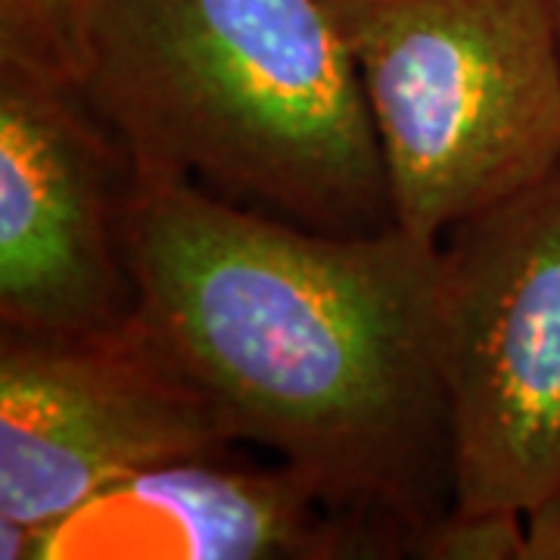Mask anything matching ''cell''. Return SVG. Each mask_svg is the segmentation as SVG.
<instances>
[{"mask_svg":"<svg viewBox=\"0 0 560 560\" xmlns=\"http://www.w3.org/2000/svg\"><path fill=\"white\" fill-rule=\"evenodd\" d=\"M125 246L138 312L237 442L411 558L455 508L440 243L324 234L135 172Z\"/></svg>","mask_w":560,"mask_h":560,"instance_id":"1","label":"cell"},{"mask_svg":"<svg viewBox=\"0 0 560 560\" xmlns=\"http://www.w3.org/2000/svg\"><path fill=\"white\" fill-rule=\"evenodd\" d=\"M72 84L140 175L324 234L396 224L320 0H84Z\"/></svg>","mask_w":560,"mask_h":560,"instance_id":"2","label":"cell"},{"mask_svg":"<svg viewBox=\"0 0 560 560\" xmlns=\"http://www.w3.org/2000/svg\"><path fill=\"white\" fill-rule=\"evenodd\" d=\"M355 62L393 219L440 243L560 165L548 0H320Z\"/></svg>","mask_w":560,"mask_h":560,"instance_id":"3","label":"cell"},{"mask_svg":"<svg viewBox=\"0 0 560 560\" xmlns=\"http://www.w3.org/2000/svg\"><path fill=\"white\" fill-rule=\"evenodd\" d=\"M455 508L526 511L560 486V165L440 241Z\"/></svg>","mask_w":560,"mask_h":560,"instance_id":"4","label":"cell"},{"mask_svg":"<svg viewBox=\"0 0 560 560\" xmlns=\"http://www.w3.org/2000/svg\"><path fill=\"white\" fill-rule=\"evenodd\" d=\"M241 445L135 312L88 334L0 327V521L44 529L160 460Z\"/></svg>","mask_w":560,"mask_h":560,"instance_id":"5","label":"cell"},{"mask_svg":"<svg viewBox=\"0 0 560 560\" xmlns=\"http://www.w3.org/2000/svg\"><path fill=\"white\" fill-rule=\"evenodd\" d=\"M135 165L72 81L0 62V327L88 334L138 312Z\"/></svg>","mask_w":560,"mask_h":560,"instance_id":"6","label":"cell"},{"mask_svg":"<svg viewBox=\"0 0 560 560\" xmlns=\"http://www.w3.org/2000/svg\"><path fill=\"white\" fill-rule=\"evenodd\" d=\"M28 560H396L283 460L241 445L160 460L35 529Z\"/></svg>","mask_w":560,"mask_h":560,"instance_id":"7","label":"cell"},{"mask_svg":"<svg viewBox=\"0 0 560 560\" xmlns=\"http://www.w3.org/2000/svg\"><path fill=\"white\" fill-rule=\"evenodd\" d=\"M84 0H0V62L72 81Z\"/></svg>","mask_w":560,"mask_h":560,"instance_id":"8","label":"cell"},{"mask_svg":"<svg viewBox=\"0 0 560 560\" xmlns=\"http://www.w3.org/2000/svg\"><path fill=\"white\" fill-rule=\"evenodd\" d=\"M521 511H467L452 508L420 533L415 560H521Z\"/></svg>","mask_w":560,"mask_h":560,"instance_id":"9","label":"cell"},{"mask_svg":"<svg viewBox=\"0 0 560 560\" xmlns=\"http://www.w3.org/2000/svg\"><path fill=\"white\" fill-rule=\"evenodd\" d=\"M521 560H560V486L523 511Z\"/></svg>","mask_w":560,"mask_h":560,"instance_id":"10","label":"cell"},{"mask_svg":"<svg viewBox=\"0 0 560 560\" xmlns=\"http://www.w3.org/2000/svg\"><path fill=\"white\" fill-rule=\"evenodd\" d=\"M548 10H551V20H555V28H558L560 38V0H548Z\"/></svg>","mask_w":560,"mask_h":560,"instance_id":"11","label":"cell"}]
</instances>
